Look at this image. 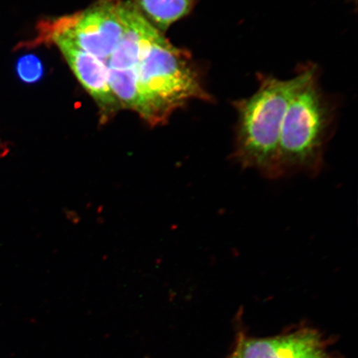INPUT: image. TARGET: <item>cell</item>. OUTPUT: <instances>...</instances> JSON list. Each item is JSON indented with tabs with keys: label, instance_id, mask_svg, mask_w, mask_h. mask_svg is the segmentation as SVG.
<instances>
[{
	"label": "cell",
	"instance_id": "cell-1",
	"mask_svg": "<svg viewBox=\"0 0 358 358\" xmlns=\"http://www.w3.org/2000/svg\"><path fill=\"white\" fill-rule=\"evenodd\" d=\"M306 73V66L294 78L282 80L259 75L252 96L234 102L237 112L234 159L244 169L279 178V145L282 123L291 96Z\"/></svg>",
	"mask_w": 358,
	"mask_h": 358
},
{
	"label": "cell",
	"instance_id": "cell-2",
	"mask_svg": "<svg viewBox=\"0 0 358 358\" xmlns=\"http://www.w3.org/2000/svg\"><path fill=\"white\" fill-rule=\"evenodd\" d=\"M134 69L140 97L137 114L151 127L166 124L187 102L212 101L189 53L173 46L163 34Z\"/></svg>",
	"mask_w": 358,
	"mask_h": 358
},
{
	"label": "cell",
	"instance_id": "cell-9",
	"mask_svg": "<svg viewBox=\"0 0 358 358\" xmlns=\"http://www.w3.org/2000/svg\"><path fill=\"white\" fill-rule=\"evenodd\" d=\"M231 358H236V357L234 355V357H232Z\"/></svg>",
	"mask_w": 358,
	"mask_h": 358
},
{
	"label": "cell",
	"instance_id": "cell-8",
	"mask_svg": "<svg viewBox=\"0 0 358 358\" xmlns=\"http://www.w3.org/2000/svg\"><path fill=\"white\" fill-rule=\"evenodd\" d=\"M17 73L21 80L32 83L41 78L43 66L38 57L32 55L20 58L17 64Z\"/></svg>",
	"mask_w": 358,
	"mask_h": 358
},
{
	"label": "cell",
	"instance_id": "cell-7",
	"mask_svg": "<svg viewBox=\"0 0 358 358\" xmlns=\"http://www.w3.org/2000/svg\"><path fill=\"white\" fill-rule=\"evenodd\" d=\"M136 6L155 28L165 31L191 12L194 0H136Z\"/></svg>",
	"mask_w": 358,
	"mask_h": 358
},
{
	"label": "cell",
	"instance_id": "cell-3",
	"mask_svg": "<svg viewBox=\"0 0 358 358\" xmlns=\"http://www.w3.org/2000/svg\"><path fill=\"white\" fill-rule=\"evenodd\" d=\"M331 123L332 109L317 83V67L307 66L282 123L280 178L301 173L313 176L321 171Z\"/></svg>",
	"mask_w": 358,
	"mask_h": 358
},
{
	"label": "cell",
	"instance_id": "cell-6",
	"mask_svg": "<svg viewBox=\"0 0 358 358\" xmlns=\"http://www.w3.org/2000/svg\"><path fill=\"white\" fill-rule=\"evenodd\" d=\"M236 358H331L319 333L312 329L268 338L241 340Z\"/></svg>",
	"mask_w": 358,
	"mask_h": 358
},
{
	"label": "cell",
	"instance_id": "cell-5",
	"mask_svg": "<svg viewBox=\"0 0 358 358\" xmlns=\"http://www.w3.org/2000/svg\"><path fill=\"white\" fill-rule=\"evenodd\" d=\"M47 43L59 48L80 83L95 101L100 110L101 124L108 122L122 108L110 87L105 62L62 38H53Z\"/></svg>",
	"mask_w": 358,
	"mask_h": 358
},
{
	"label": "cell",
	"instance_id": "cell-4",
	"mask_svg": "<svg viewBox=\"0 0 358 358\" xmlns=\"http://www.w3.org/2000/svg\"><path fill=\"white\" fill-rule=\"evenodd\" d=\"M120 6L122 0H98L86 10L43 22L35 42L47 44L53 38H62L106 62L124 34Z\"/></svg>",
	"mask_w": 358,
	"mask_h": 358
}]
</instances>
